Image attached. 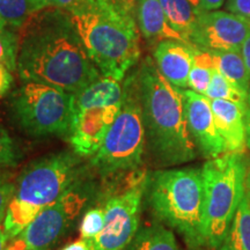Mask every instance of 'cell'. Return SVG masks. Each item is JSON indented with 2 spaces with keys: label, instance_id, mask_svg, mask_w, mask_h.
Returning <instances> with one entry per match:
<instances>
[{
  "label": "cell",
  "instance_id": "obj_1",
  "mask_svg": "<svg viewBox=\"0 0 250 250\" xmlns=\"http://www.w3.org/2000/svg\"><path fill=\"white\" fill-rule=\"evenodd\" d=\"M21 29L17 70L23 83H45L74 94L102 76L67 11L44 8Z\"/></svg>",
  "mask_w": 250,
  "mask_h": 250
},
{
  "label": "cell",
  "instance_id": "obj_2",
  "mask_svg": "<svg viewBox=\"0 0 250 250\" xmlns=\"http://www.w3.org/2000/svg\"><path fill=\"white\" fill-rule=\"evenodd\" d=\"M146 136V153L158 169L191 162L197 148L188 129L183 89L171 85L147 57L133 73Z\"/></svg>",
  "mask_w": 250,
  "mask_h": 250
},
{
  "label": "cell",
  "instance_id": "obj_3",
  "mask_svg": "<svg viewBox=\"0 0 250 250\" xmlns=\"http://www.w3.org/2000/svg\"><path fill=\"white\" fill-rule=\"evenodd\" d=\"M68 13L100 73L123 80L140 58L139 33L132 13L111 0H86Z\"/></svg>",
  "mask_w": 250,
  "mask_h": 250
},
{
  "label": "cell",
  "instance_id": "obj_4",
  "mask_svg": "<svg viewBox=\"0 0 250 250\" xmlns=\"http://www.w3.org/2000/svg\"><path fill=\"white\" fill-rule=\"evenodd\" d=\"M145 197L156 221L179 233L188 248H208L202 169L164 168L148 173Z\"/></svg>",
  "mask_w": 250,
  "mask_h": 250
},
{
  "label": "cell",
  "instance_id": "obj_5",
  "mask_svg": "<svg viewBox=\"0 0 250 250\" xmlns=\"http://www.w3.org/2000/svg\"><path fill=\"white\" fill-rule=\"evenodd\" d=\"M85 171L83 158L68 151L52 153L27 166L15 180L14 195L2 223L8 240L20 235L41 211L54 204Z\"/></svg>",
  "mask_w": 250,
  "mask_h": 250
},
{
  "label": "cell",
  "instance_id": "obj_6",
  "mask_svg": "<svg viewBox=\"0 0 250 250\" xmlns=\"http://www.w3.org/2000/svg\"><path fill=\"white\" fill-rule=\"evenodd\" d=\"M248 159L226 152L202 167L205 189V236L208 248L218 249L245 198Z\"/></svg>",
  "mask_w": 250,
  "mask_h": 250
},
{
  "label": "cell",
  "instance_id": "obj_7",
  "mask_svg": "<svg viewBox=\"0 0 250 250\" xmlns=\"http://www.w3.org/2000/svg\"><path fill=\"white\" fill-rule=\"evenodd\" d=\"M123 102L101 147L90 156V167L103 180L140 169L146 152L143 111L133 74L123 87Z\"/></svg>",
  "mask_w": 250,
  "mask_h": 250
},
{
  "label": "cell",
  "instance_id": "obj_8",
  "mask_svg": "<svg viewBox=\"0 0 250 250\" xmlns=\"http://www.w3.org/2000/svg\"><path fill=\"white\" fill-rule=\"evenodd\" d=\"M12 114L31 137L68 138L73 121V94L40 83H24L13 94Z\"/></svg>",
  "mask_w": 250,
  "mask_h": 250
},
{
  "label": "cell",
  "instance_id": "obj_9",
  "mask_svg": "<svg viewBox=\"0 0 250 250\" xmlns=\"http://www.w3.org/2000/svg\"><path fill=\"white\" fill-rule=\"evenodd\" d=\"M122 102L117 90L104 83H90L73 94V121L67 139L74 153L88 158L99 151Z\"/></svg>",
  "mask_w": 250,
  "mask_h": 250
},
{
  "label": "cell",
  "instance_id": "obj_10",
  "mask_svg": "<svg viewBox=\"0 0 250 250\" xmlns=\"http://www.w3.org/2000/svg\"><path fill=\"white\" fill-rule=\"evenodd\" d=\"M96 192L95 182L83 175L54 204L41 211L18 239L27 250H51L70 230Z\"/></svg>",
  "mask_w": 250,
  "mask_h": 250
},
{
  "label": "cell",
  "instance_id": "obj_11",
  "mask_svg": "<svg viewBox=\"0 0 250 250\" xmlns=\"http://www.w3.org/2000/svg\"><path fill=\"white\" fill-rule=\"evenodd\" d=\"M147 181L148 171H131L126 186L105 201L104 227L95 239L90 240L93 250H125L129 246L140 228Z\"/></svg>",
  "mask_w": 250,
  "mask_h": 250
},
{
  "label": "cell",
  "instance_id": "obj_12",
  "mask_svg": "<svg viewBox=\"0 0 250 250\" xmlns=\"http://www.w3.org/2000/svg\"><path fill=\"white\" fill-rule=\"evenodd\" d=\"M250 34V19L223 11L198 13L190 43L206 51H241Z\"/></svg>",
  "mask_w": 250,
  "mask_h": 250
},
{
  "label": "cell",
  "instance_id": "obj_13",
  "mask_svg": "<svg viewBox=\"0 0 250 250\" xmlns=\"http://www.w3.org/2000/svg\"><path fill=\"white\" fill-rule=\"evenodd\" d=\"M183 98L188 129L197 151L208 160L226 153V146L215 124L210 99L191 89H183Z\"/></svg>",
  "mask_w": 250,
  "mask_h": 250
},
{
  "label": "cell",
  "instance_id": "obj_14",
  "mask_svg": "<svg viewBox=\"0 0 250 250\" xmlns=\"http://www.w3.org/2000/svg\"><path fill=\"white\" fill-rule=\"evenodd\" d=\"M195 45L177 40H164L154 49V61L160 73L171 85L184 89L188 87L193 62Z\"/></svg>",
  "mask_w": 250,
  "mask_h": 250
},
{
  "label": "cell",
  "instance_id": "obj_15",
  "mask_svg": "<svg viewBox=\"0 0 250 250\" xmlns=\"http://www.w3.org/2000/svg\"><path fill=\"white\" fill-rule=\"evenodd\" d=\"M215 124L223 138L226 151L229 153H245L246 125L245 112L247 102L229 100H210Z\"/></svg>",
  "mask_w": 250,
  "mask_h": 250
},
{
  "label": "cell",
  "instance_id": "obj_16",
  "mask_svg": "<svg viewBox=\"0 0 250 250\" xmlns=\"http://www.w3.org/2000/svg\"><path fill=\"white\" fill-rule=\"evenodd\" d=\"M136 15L140 33L149 43L158 44L164 40L186 42L168 22L160 0H139L136 7Z\"/></svg>",
  "mask_w": 250,
  "mask_h": 250
},
{
  "label": "cell",
  "instance_id": "obj_17",
  "mask_svg": "<svg viewBox=\"0 0 250 250\" xmlns=\"http://www.w3.org/2000/svg\"><path fill=\"white\" fill-rule=\"evenodd\" d=\"M125 250H181V248L173 230L156 221L140 226Z\"/></svg>",
  "mask_w": 250,
  "mask_h": 250
},
{
  "label": "cell",
  "instance_id": "obj_18",
  "mask_svg": "<svg viewBox=\"0 0 250 250\" xmlns=\"http://www.w3.org/2000/svg\"><path fill=\"white\" fill-rule=\"evenodd\" d=\"M168 22L189 44L199 12L190 0H160Z\"/></svg>",
  "mask_w": 250,
  "mask_h": 250
},
{
  "label": "cell",
  "instance_id": "obj_19",
  "mask_svg": "<svg viewBox=\"0 0 250 250\" xmlns=\"http://www.w3.org/2000/svg\"><path fill=\"white\" fill-rule=\"evenodd\" d=\"M214 66L219 73L235 85L243 93L248 94L250 77L241 51H211Z\"/></svg>",
  "mask_w": 250,
  "mask_h": 250
},
{
  "label": "cell",
  "instance_id": "obj_20",
  "mask_svg": "<svg viewBox=\"0 0 250 250\" xmlns=\"http://www.w3.org/2000/svg\"><path fill=\"white\" fill-rule=\"evenodd\" d=\"M218 250H250V206L246 195Z\"/></svg>",
  "mask_w": 250,
  "mask_h": 250
},
{
  "label": "cell",
  "instance_id": "obj_21",
  "mask_svg": "<svg viewBox=\"0 0 250 250\" xmlns=\"http://www.w3.org/2000/svg\"><path fill=\"white\" fill-rule=\"evenodd\" d=\"M214 70V58L212 52L195 46L193 62L188 79V87L193 92L205 95Z\"/></svg>",
  "mask_w": 250,
  "mask_h": 250
},
{
  "label": "cell",
  "instance_id": "obj_22",
  "mask_svg": "<svg viewBox=\"0 0 250 250\" xmlns=\"http://www.w3.org/2000/svg\"><path fill=\"white\" fill-rule=\"evenodd\" d=\"M34 13L33 0H0V29H21Z\"/></svg>",
  "mask_w": 250,
  "mask_h": 250
},
{
  "label": "cell",
  "instance_id": "obj_23",
  "mask_svg": "<svg viewBox=\"0 0 250 250\" xmlns=\"http://www.w3.org/2000/svg\"><path fill=\"white\" fill-rule=\"evenodd\" d=\"M205 96L210 100H229L236 102L248 101V94L243 93L223 74L214 70L213 76L210 81ZM248 103V102H247Z\"/></svg>",
  "mask_w": 250,
  "mask_h": 250
},
{
  "label": "cell",
  "instance_id": "obj_24",
  "mask_svg": "<svg viewBox=\"0 0 250 250\" xmlns=\"http://www.w3.org/2000/svg\"><path fill=\"white\" fill-rule=\"evenodd\" d=\"M19 42L20 37L14 29H0V64L11 72L17 70Z\"/></svg>",
  "mask_w": 250,
  "mask_h": 250
},
{
  "label": "cell",
  "instance_id": "obj_25",
  "mask_svg": "<svg viewBox=\"0 0 250 250\" xmlns=\"http://www.w3.org/2000/svg\"><path fill=\"white\" fill-rule=\"evenodd\" d=\"M104 227V208L96 206L88 208L80 223V235L83 239L93 240L102 232Z\"/></svg>",
  "mask_w": 250,
  "mask_h": 250
},
{
  "label": "cell",
  "instance_id": "obj_26",
  "mask_svg": "<svg viewBox=\"0 0 250 250\" xmlns=\"http://www.w3.org/2000/svg\"><path fill=\"white\" fill-rule=\"evenodd\" d=\"M19 160H20V153L15 146L14 140L0 125V171L15 167Z\"/></svg>",
  "mask_w": 250,
  "mask_h": 250
},
{
  "label": "cell",
  "instance_id": "obj_27",
  "mask_svg": "<svg viewBox=\"0 0 250 250\" xmlns=\"http://www.w3.org/2000/svg\"><path fill=\"white\" fill-rule=\"evenodd\" d=\"M15 181L8 173L0 171V225L4 223L8 205L14 195Z\"/></svg>",
  "mask_w": 250,
  "mask_h": 250
},
{
  "label": "cell",
  "instance_id": "obj_28",
  "mask_svg": "<svg viewBox=\"0 0 250 250\" xmlns=\"http://www.w3.org/2000/svg\"><path fill=\"white\" fill-rule=\"evenodd\" d=\"M85 1L86 0H33L36 12L50 7L72 12L73 9L83 5Z\"/></svg>",
  "mask_w": 250,
  "mask_h": 250
},
{
  "label": "cell",
  "instance_id": "obj_29",
  "mask_svg": "<svg viewBox=\"0 0 250 250\" xmlns=\"http://www.w3.org/2000/svg\"><path fill=\"white\" fill-rule=\"evenodd\" d=\"M227 9L230 13L250 19V0H228Z\"/></svg>",
  "mask_w": 250,
  "mask_h": 250
},
{
  "label": "cell",
  "instance_id": "obj_30",
  "mask_svg": "<svg viewBox=\"0 0 250 250\" xmlns=\"http://www.w3.org/2000/svg\"><path fill=\"white\" fill-rule=\"evenodd\" d=\"M12 83H13V77H12V72L5 67L4 65L0 64V98L5 95L11 88Z\"/></svg>",
  "mask_w": 250,
  "mask_h": 250
},
{
  "label": "cell",
  "instance_id": "obj_31",
  "mask_svg": "<svg viewBox=\"0 0 250 250\" xmlns=\"http://www.w3.org/2000/svg\"><path fill=\"white\" fill-rule=\"evenodd\" d=\"M61 250H93V247L90 240H86L81 237V239L77 240V241H73L65 247H62Z\"/></svg>",
  "mask_w": 250,
  "mask_h": 250
},
{
  "label": "cell",
  "instance_id": "obj_32",
  "mask_svg": "<svg viewBox=\"0 0 250 250\" xmlns=\"http://www.w3.org/2000/svg\"><path fill=\"white\" fill-rule=\"evenodd\" d=\"M241 55L243 57V61H245L246 67L248 70L249 77H250V34L247 36V39L243 42V44L241 46Z\"/></svg>",
  "mask_w": 250,
  "mask_h": 250
},
{
  "label": "cell",
  "instance_id": "obj_33",
  "mask_svg": "<svg viewBox=\"0 0 250 250\" xmlns=\"http://www.w3.org/2000/svg\"><path fill=\"white\" fill-rule=\"evenodd\" d=\"M224 4V0H201V12L213 11L221 7Z\"/></svg>",
  "mask_w": 250,
  "mask_h": 250
},
{
  "label": "cell",
  "instance_id": "obj_34",
  "mask_svg": "<svg viewBox=\"0 0 250 250\" xmlns=\"http://www.w3.org/2000/svg\"><path fill=\"white\" fill-rule=\"evenodd\" d=\"M111 1H114L115 4H117L118 6H121V7H123L124 9H126V11L132 13L133 8L137 7V4H138L139 0H111Z\"/></svg>",
  "mask_w": 250,
  "mask_h": 250
},
{
  "label": "cell",
  "instance_id": "obj_35",
  "mask_svg": "<svg viewBox=\"0 0 250 250\" xmlns=\"http://www.w3.org/2000/svg\"><path fill=\"white\" fill-rule=\"evenodd\" d=\"M245 125H246V145L250 149V105L245 112Z\"/></svg>",
  "mask_w": 250,
  "mask_h": 250
},
{
  "label": "cell",
  "instance_id": "obj_36",
  "mask_svg": "<svg viewBox=\"0 0 250 250\" xmlns=\"http://www.w3.org/2000/svg\"><path fill=\"white\" fill-rule=\"evenodd\" d=\"M245 190H246V197L247 199H248V203L250 206V164L249 161H248V169H247V175H246Z\"/></svg>",
  "mask_w": 250,
  "mask_h": 250
},
{
  "label": "cell",
  "instance_id": "obj_37",
  "mask_svg": "<svg viewBox=\"0 0 250 250\" xmlns=\"http://www.w3.org/2000/svg\"><path fill=\"white\" fill-rule=\"evenodd\" d=\"M7 241L8 237L6 235L4 228H2V225H0V250L6 249V247H7Z\"/></svg>",
  "mask_w": 250,
  "mask_h": 250
},
{
  "label": "cell",
  "instance_id": "obj_38",
  "mask_svg": "<svg viewBox=\"0 0 250 250\" xmlns=\"http://www.w3.org/2000/svg\"><path fill=\"white\" fill-rule=\"evenodd\" d=\"M193 7H195L197 11L201 12V0H190Z\"/></svg>",
  "mask_w": 250,
  "mask_h": 250
},
{
  "label": "cell",
  "instance_id": "obj_39",
  "mask_svg": "<svg viewBox=\"0 0 250 250\" xmlns=\"http://www.w3.org/2000/svg\"><path fill=\"white\" fill-rule=\"evenodd\" d=\"M247 102H248V104L250 105V87H249V92H248V101Z\"/></svg>",
  "mask_w": 250,
  "mask_h": 250
},
{
  "label": "cell",
  "instance_id": "obj_40",
  "mask_svg": "<svg viewBox=\"0 0 250 250\" xmlns=\"http://www.w3.org/2000/svg\"><path fill=\"white\" fill-rule=\"evenodd\" d=\"M248 161H249V159H248ZM249 164H250V161H249Z\"/></svg>",
  "mask_w": 250,
  "mask_h": 250
}]
</instances>
